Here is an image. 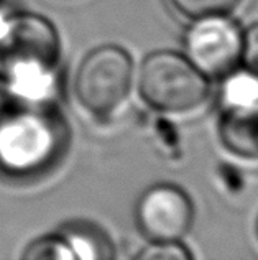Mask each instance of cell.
I'll use <instances>...</instances> for the list:
<instances>
[{
    "instance_id": "1",
    "label": "cell",
    "mask_w": 258,
    "mask_h": 260,
    "mask_svg": "<svg viewBox=\"0 0 258 260\" xmlns=\"http://www.w3.org/2000/svg\"><path fill=\"white\" fill-rule=\"evenodd\" d=\"M61 42L51 20L7 12L0 22V79L20 101H50L58 81Z\"/></svg>"
},
{
    "instance_id": "2",
    "label": "cell",
    "mask_w": 258,
    "mask_h": 260,
    "mask_svg": "<svg viewBox=\"0 0 258 260\" xmlns=\"http://www.w3.org/2000/svg\"><path fill=\"white\" fill-rule=\"evenodd\" d=\"M69 128L50 101H20L0 111V175H45L64 155Z\"/></svg>"
},
{
    "instance_id": "3",
    "label": "cell",
    "mask_w": 258,
    "mask_h": 260,
    "mask_svg": "<svg viewBox=\"0 0 258 260\" xmlns=\"http://www.w3.org/2000/svg\"><path fill=\"white\" fill-rule=\"evenodd\" d=\"M138 94L148 107L182 115L201 109L210 95V81L186 54L156 50L138 71Z\"/></svg>"
},
{
    "instance_id": "4",
    "label": "cell",
    "mask_w": 258,
    "mask_h": 260,
    "mask_svg": "<svg viewBox=\"0 0 258 260\" xmlns=\"http://www.w3.org/2000/svg\"><path fill=\"white\" fill-rule=\"evenodd\" d=\"M132 84L130 53L119 45H100L81 59L74 94L79 106L94 119H108L127 101Z\"/></svg>"
},
{
    "instance_id": "5",
    "label": "cell",
    "mask_w": 258,
    "mask_h": 260,
    "mask_svg": "<svg viewBox=\"0 0 258 260\" xmlns=\"http://www.w3.org/2000/svg\"><path fill=\"white\" fill-rule=\"evenodd\" d=\"M242 35L240 25L227 15L199 18L186 31V56L207 78H227L240 63Z\"/></svg>"
},
{
    "instance_id": "6",
    "label": "cell",
    "mask_w": 258,
    "mask_h": 260,
    "mask_svg": "<svg viewBox=\"0 0 258 260\" xmlns=\"http://www.w3.org/2000/svg\"><path fill=\"white\" fill-rule=\"evenodd\" d=\"M194 204L185 189L173 183H158L138 198L137 228L150 242L181 241L193 228Z\"/></svg>"
},
{
    "instance_id": "7",
    "label": "cell",
    "mask_w": 258,
    "mask_h": 260,
    "mask_svg": "<svg viewBox=\"0 0 258 260\" xmlns=\"http://www.w3.org/2000/svg\"><path fill=\"white\" fill-rule=\"evenodd\" d=\"M222 147L242 160H258V99L245 106L226 107L217 122Z\"/></svg>"
},
{
    "instance_id": "8",
    "label": "cell",
    "mask_w": 258,
    "mask_h": 260,
    "mask_svg": "<svg viewBox=\"0 0 258 260\" xmlns=\"http://www.w3.org/2000/svg\"><path fill=\"white\" fill-rule=\"evenodd\" d=\"M63 236L74 254V258L94 260L112 258L114 245L104 232L89 224H71L64 229Z\"/></svg>"
},
{
    "instance_id": "9",
    "label": "cell",
    "mask_w": 258,
    "mask_h": 260,
    "mask_svg": "<svg viewBox=\"0 0 258 260\" xmlns=\"http://www.w3.org/2000/svg\"><path fill=\"white\" fill-rule=\"evenodd\" d=\"M22 258L25 260H76L63 232L42 236L25 247Z\"/></svg>"
},
{
    "instance_id": "10",
    "label": "cell",
    "mask_w": 258,
    "mask_h": 260,
    "mask_svg": "<svg viewBox=\"0 0 258 260\" xmlns=\"http://www.w3.org/2000/svg\"><path fill=\"white\" fill-rule=\"evenodd\" d=\"M173 9L189 20H199L217 15H229L242 0H169Z\"/></svg>"
},
{
    "instance_id": "11",
    "label": "cell",
    "mask_w": 258,
    "mask_h": 260,
    "mask_svg": "<svg viewBox=\"0 0 258 260\" xmlns=\"http://www.w3.org/2000/svg\"><path fill=\"white\" fill-rule=\"evenodd\" d=\"M224 104L226 107L245 106L258 99V79L252 74L239 73L229 74L224 86Z\"/></svg>"
},
{
    "instance_id": "12",
    "label": "cell",
    "mask_w": 258,
    "mask_h": 260,
    "mask_svg": "<svg viewBox=\"0 0 258 260\" xmlns=\"http://www.w3.org/2000/svg\"><path fill=\"white\" fill-rule=\"evenodd\" d=\"M193 257V252L179 241L150 242L135 254L138 260H191Z\"/></svg>"
},
{
    "instance_id": "13",
    "label": "cell",
    "mask_w": 258,
    "mask_h": 260,
    "mask_svg": "<svg viewBox=\"0 0 258 260\" xmlns=\"http://www.w3.org/2000/svg\"><path fill=\"white\" fill-rule=\"evenodd\" d=\"M240 64L258 79V22L252 23L242 35Z\"/></svg>"
},
{
    "instance_id": "14",
    "label": "cell",
    "mask_w": 258,
    "mask_h": 260,
    "mask_svg": "<svg viewBox=\"0 0 258 260\" xmlns=\"http://www.w3.org/2000/svg\"><path fill=\"white\" fill-rule=\"evenodd\" d=\"M5 13H7V10H5V4H4V0H0V22L4 20Z\"/></svg>"
},
{
    "instance_id": "15",
    "label": "cell",
    "mask_w": 258,
    "mask_h": 260,
    "mask_svg": "<svg viewBox=\"0 0 258 260\" xmlns=\"http://www.w3.org/2000/svg\"><path fill=\"white\" fill-rule=\"evenodd\" d=\"M255 236L258 239V216H256V221H255Z\"/></svg>"
}]
</instances>
